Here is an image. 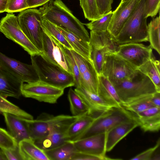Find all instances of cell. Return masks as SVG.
I'll return each mask as SVG.
<instances>
[{
	"label": "cell",
	"instance_id": "obj_19",
	"mask_svg": "<svg viewBox=\"0 0 160 160\" xmlns=\"http://www.w3.org/2000/svg\"><path fill=\"white\" fill-rule=\"evenodd\" d=\"M88 107L89 115L95 118L112 107L98 94L91 92L81 86L74 89Z\"/></svg>",
	"mask_w": 160,
	"mask_h": 160
},
{
	"label": "cell",
	"instance_id": "obj_37",
	"mask_svg": "<svg viewBox=\"0 0 160 160\" xmlns=\"http://www.w3.org/2000/svg\"><path fill=\"white\" fill-rule=\"evenodd\" d=\"M18 145L15 139L9 132L0 128V148L8 150L15 148Z\"/></svg>",
	"mask_w": 160,
	"mask_h": 160
},
{
	"label": "cell",
	"instance_id": "obj_27",
	"mask_svg": "<svg viewBox=\"0 0 160 160\" xmlns=\"http://www.w3.org/2000/svg\"><path fill=\"white\" fill-rule=\"evenodd\" d=\"M94 118L88 114L79 117L69 127L66 134L67 141H76L89 127Z\"/></svg>",
	"mask_w": 160,
	"mask_h": 160
},
{
	"label": "cell",
	"instance_id": "obj_44",
	"mask_svg": "<svg viewBox=\"0 0 160 160\" xmlns=\"http://www.w3.org/2000/svg\"><path fill=\"white\" fill-rule=\"evenodd\" d=\"M71 160H103L99 157L91 154L79 152H76Z\"/></svg>",
	"mask_w": 160,
	"mask_h": 160
},
{
	"label": "cell",
	"instance_id": "obj_14",
	"mask_svg": "<svg viewBox=\"0 0 160 160\" xmlns=\"http://www.w3.org/2000/svg\"><path fill=\"white\" fill-rule=\"evenodd\" d=\"M116 53L137 68L153 56L150 45L136 42L118 45Z\"/></svg>",
	"mask_w": 160,
	"mask_h": 160
},
{
	"label": "cell",
	"instance_id": "obj_22",
	"mask_svg": "<svg viewBox=\"0 0 160 160\" xmlns=\"http://www.w3.org/2000/svg\"><path fill=\"white\" fill-rule=\"evenodd\" d=\"M23 83L0 66V95L19 98Z\"/></svg>",
	"mask_w": 160,
	"mask_h": 160
},
{
	"label": "cell",
	"instance_id": "obj_34",
	"mask_svg": "<svg viewBox=\"0 0 160 160\" xmlns=\"http://www.w3.org/2000/svg\"><path fill=\"white\" fill-rule=\"evenodd\" d=\"M85 17L89 21L97 20L102 16L99 11L96 0H79Z\"/></svg>",
	"mask_w": 160,
	"mask_h": 160
},
{
	"label": "cell",
	"instance_id": "obj_39",
	"mask_svg": "<svg viewBox=\"0 0 160 160\" xmlns=\"http://www.w3.org/2000/svg\"><path fill=\"white\" fill-rule=\"evenodd\" d=\"M28 8L27 0H8L5 12L13 13Z\"/></svg>",
	"mask_w": 160,
	"mask_h": 160
},
{
	"label": "cell",
	"instance_id": "obj_24",
	"mask_svg": "<svg viewBox=\"0 0 160 160\" xmlns=\"http://www.w3.org/2000/svg\"><path fill=\"white\" fill-rule=\"evenodd\" d=\"M98 77V94L112 107L122 106L121 102L113 85L102 74Z\"/></svg>",
	"mask_w": 160,
	"mask_h": 160
},
{
	"label": "cell",
	"instance_id": "obj_10",
	"mask_svg": "<svg viewBox=\"0 0 160 160\" xmlns=\"http://www.w3.org/2000/svg\"><path fill=\"white\" fill-rule=\"evenodd\" d=\"M22 95L39 102L55 104L64 93V89L58 88L40 80L23 83L21 88Z\"/></svg>",
	"mask_w": 160,
	"mask_h": 160
},
{
	"label": "cell",
	"instance_id": "obj_33",
	"mask_svg": "<svg viewBox=\"0 0 160 160\" xmlns=\"http://www.w3.org/2000/svg\"><path fill=\"white\" fill-rule=\"evenodd\" d=\"M41 23L43 28L48 34L64 47L69 50H73L64 36L55 25L42 18Z\"/></svg>",
	"mask_w": 160,
	"mask_h": 160
},
{
	"label": "cell",
	"instance_id": "obj_30",
	"mask_svg": "<svg viewBox=\"0 0 160 160\" xmlns=\"http://www.w3.org/2000/svg\"><path fill=\"white\" fill-rule=\"evenodd\" d=\"M68 97L72 116L80 117L86 114L89 115L88 107L74 90L72 88H70Z\"/></svg>",
	"mask_w": 160,
	"mask_h": 160
},
{
	"label": "cell",
	"instance_id": "obj_20",
	"mask_svg": "<svg viewBox=\"0 0 160 160\" xmlns=\"http://www.w3.org/2000/svg\"><path fill=\"white\" fill-rule=\"evenodd\" d=\"M2 114L9 132L18 144L23 140L31 139L25 119L9 113Z\"/></svg>",
	"mask_w": 160,
	"mask_h": 160
},
{
	"label": "cell",
	"instance_id": "obj_41",
	"mask_svg": "<svg viewBox=\"0 0 160 160\" xmlns=\"http://www.w3.org/2000/svg\"><path fill=\"white\" fill-rule=\"evenodd\" d=\"M160 138L158 140L155 145L130 159L131 160H151L152 158L156 151L159 147Z\"/></svg>",
	"mask_w": 160,
	"mask_h": 160
},
{
	"label": "cell",
	"instance_id": "obj_15",
	"mask_svg": "<svg viewBox=\"0 0 160 160\" xmlns=\"http://www.w3.org/2000/svg\"><path fill=\"white\" fill-rule=\"evenodd\" d=\"M70 50L79 68L81 86L98 94V75L92 61L85 58L73 50Z\"/></svg>",
	"mask_w": 160,
	"mask_h": 160
},
{
	"label": "cell",
	"instance_id": "obj_3",
	"mask_svg": "<svg viewBox=\"0 0 160 160\" xmlns=\"http://www.w3.org/2000/svg\"><path fill=\"white\" fill-rule=\"evenodd\" d=\"M145 0H140L132 15L113 41L117 44L148 41L145 13Z\"/></svg>",
	"mask_w": 160,
	"mask_h": 160
},
{
	"label": "cell",
	"instance_id": "obj_17",
	"mask_svg": "<svg viewBox=\"0 0 160 160\" xmlns=\"http://www.w3.org/2000/svg\"><path fill=\"white\" fill-rule=\"evenodd\" d=\"M79 117L74 116L60 124L47 135L33 140L34 143L44 151L52 149L63 144L67 141L66 134L69 127Z\"/></svg>",
	"mask_w": 160,
	"mask_h": 160
},
{
	"label": "cell",
	"instance_id": "obj_32",
	"mask_svg": "<svg viewBox=\"0 0 160 160\" xmlns=\"http://www.w3.org/2000/svg\"><path fill=\"white\" fill-rule=\"evenodd\" d=\"M5 112L12 113L27 119H33L32 115L8 101L6 97L0 95V113Z\"/></svg>",
	"mask_w": 160,
	"mask_h": 160
},
{
	"label": "cell",
	"instance_id": "obj_18",
	"mask_svg": "<svg viewBox=\"0 0 160 160\" xmlns=\"http://www.w3.org/2000/svg\"><path fill=\"white\" fill-rule=\"evenodd\" d=\"M106 132L78 140L73 143L77 151L99 157L103 160L113 159L106 156Z\"/></svg>",
	"mask_w": 160,
	"mask_h": 160
},
{
	"label": "cell",
	"instance_id": "obj_4",
	"mask_svg": "<svg viewBox=\"0 0 160 160\" xmlns=\"http://www.w3.org/2000/svg\"><path fill=\"white\" fill-rule=\"evenodd\" d=\"M31 58L32 64L34 67L40 81L63 89L74 86L75 80L72 74L48 61L40 54L31 56Z\"/></svg>",
	"mask_w": 160,
	"mask_h": 160
},
{
	"label": "cell",
	"instance_id": "obj_5",
	"mask_svg": "<svg viewBox=\"0 0 160 160\" xmlns=\"http://www.w3.org/2000/svg\"><path fill=\"white\" fill-rule=\"evenodd\" d=\"M133 121L138 122L136 114L122 106L112 107L95 118L89 127L76 141L107 132L119 124Z\"/></svg>",
	"mask_w": 160,
	"mask_h": 160
},
{
	"label": "cell",
	"instance_id": "obj_45",
	"mask_svg": "<svg viewBox=\"0 0 160 160\" xmlns=\"http://www.w3.org/2000/svg\"><path fill=\"white\" fill-rule=\"evenodd\" d=\"M51 0H27L29 8H34L44 5Z\"/></svg>",
	"mask_w": 160,
	"mask_h": 160
},
{
	"label": "cell",
	"instance_id": "obj_9",
	"mask_svg": "<svg viewBox=\"0 0 160 160\" xmlns=\"http://www.w3.org/2000/svg\"><path fill=\"white\" fill-rule=\"evenodd\" d=\"M0 31L8 39L21 47L31 56L40 54L41 52L30 41L21 30L17 17L8 13L0 21Z\"/></svg>",
	"mask_w": 160,
	"mask_h": 160
},
{
	"label": "cell",
	"instance_id": "obj_49",
	"mask_svg": "<svg viewBox=\"0 0 160 160\" xmlns=\"http://www.w3.org/2000/svg\"><path fill=\"white\" fill-rule=\"evenodd\" d=\"M128 0H121V1L123 2V1H128Z\"/></svg>",
	"mask_w": 160,
	"mask_h": 160
},
{
	"label": "cell",
	"instance_id": "obj_40",
	"mask_svg": "<svg viewBox=\"0 0 160 160\" xmlns=\"http://www.w3.org/2000/svg\"><path fill=\"white\" fill-rule=\"evenodd\" d=\"M160 0H145V13L146 18L155 17L159 12Z\"/></svg>",
	"mask_w": 160,
	"mask_h": 160
},
{
	"label": "cell",
	"instance_id": "obj_6",
	"mask_svg": "<svg viewBox=\"0 0 160 160\" xmlns=\"http://www.w3.org/2000/svg\"><path fill=\"white\" fill-rule=\"evenodd\" d=\"M89 42L92 48L91 58L99 75L101 74L105 55L116 52L118 44L113 41L107 30L91 31Z\"/></svg>",
	"mask_w": 160,
	"mask_h": 160
},
{
	"label": "cell",
	"instance_id": "obj_2",
	"mask_svg": "<svg viewBox=\"0 0 160 160\" xmlns=\"http://www.w3.org/2000/svg\"><path fill=\"white\" fill-rule=\"evenodd\" d=\"M113 85L122 106L152 95L157 92L151 80L138 68L129 78Z\"/></svg>",
	"mask_w": 160,
	"mask_h": 160
},
{
	"label": "cell",
	"instance_id": "obj_42",
	"mask_svg": "<svg viewBox=\"0 0 160 160\" xmlns=\"http://www.w3.org/2000/svg\"><path fill=\"white\" fill-rule=\"evenodd\" d=\"M98 7L101 16L106 15L111 11L113 0H96Z\"/></svg>",
	"mask_w": 160,
	"mask_h": 160
},
{
	"label": "cell",
	"instance_id": "obj_23",
	"mask_svg": "<svg viewBox=\"0 0 160 160\" xmlns=\"http://www.w3.org/2000/svg\"><path fill=\"white\" fill-rule=\"evenodd\" d=\"M139 126L144 132H158L160 128V108L154 107L136 114Z\"/></svg>",
	"mask_w": 160,
	"mask_h": 160
},
{
	"label": "cell",
	"instance_id": "obj_47",
	"mask_svg": "<svg viewBox=\"0 0 160 160\" xmlns=\"http://www.w3.org/2000/svg\"><path fill=\"white\" fill-rule=\"evenodd\" d=\"M8 0H0V13L5 12Z\"/></svg>",
	"mask_w": 160,
	"mask_h": 160
},
{
	"label": "cell",
	"instance_id": "obj_28",
	"mask_svg": "<svg viewBox=\"0 0 160 160\" xmlns=\"http://www.w3.org/2000/svg\"><path fill=\"white\" fill-rule=\"evenodd\" d=\"M44 151L49 160H71L77 152L73 142L69 141Z\"/></svg>",
	"mask_w": 160,
	"mask_h": 160
},
{
	"label": "cell",
	"instance_id": "obj_35",
	"mask_svg": "<svg viewBox=\"0 0 160 160\" xmlns=\"http://www.w3.org/2000/svg\"><path fill=\"white\" fill-rule=\"evenodd\" d=\"M113 15V12L111 11L101 18L85 25L91 31L101 32L107 30Z\"/></svg>",
	"mask_w": 160,
	"mask_h": 160
},
{
	"label": "cell",
	"instance_id": "obj_25",
	"mask_svg": "<svg viewBox=\"0 0 160 160\" xmlns=\"http://www.w3.org/2000/svg\"><path fill=\"white\" fill-rule=\"evenodd\" d=\"M56 26L64 36L73 50L85 58L92 61L91 58L92 48L90 42L80 39L64 28Z\"/></svg>",
	"mask_w": 160,
	"mask_h": 160
},
{
	"label": "cell",
	"instance_id": "obj_16",
	"mask_svg": "<svg viewBox=\"0 0 160 160\" xmlns=\"http://www.w3.org/2000/svg\"><path fill=\"white\" fill-rule=\"evenodd\" d=\"M140 0H129L122 2L113 12L107 31L114 39L118 35Z\"/></svg>",
	"mask_w": 160,
	"mask_h": 160
},
{
	"label": "cell",
	"instance_id": "obj_26",
	"mask_svg": "<svg viewBox=\"0 0 160 160\" xmlns=\"http://www.w3.org/2000/svg\"><path fill=\"white\" fill-rule=\"evenodd\" d=\"M18 145L24 160H49L44 151L31 139L23 140Z\"/></svg>",
	"mask_w": 160,
	"mask_h": 160
},
{
	"label": "cell",
	"instance_id": "obj_12",
	"mask_svg": "<svg viewBox=\"0 0 160 160\" xmlns=\"http://www.w3.org/2000/svg\"><path fill=\"white\" fill-rule=\"evenodd\" d=\"M42 38V51L40 54L42 56L48 61L72 74L70 62L63 46L44 29Z\"/></svg>",
	"mask_w": 160,
	"mask_h": 160
},
{
	"label": "cell",
	"instance_id": "obj_29",
	"mask_svg": "<svg viewBox=\"0 0 160 160\" xmlns=\"http://www.w3.org/2000/svg\"><path fill=\"white\" fill-rule=\"evenodd\" d=\"M148 76L155 85L157 92H160V64L159 60L152 57L137 68Z\"/></svg>",
	"mask_w": 160,
	"mask_h": 160
},
{
	"label": "cell",
	"instance_id": "obj_7",
	"mask_svg": "<svg viewBox=\"0 0 160 160\" xmlns=\"http://www.w3.org/2000/svg\"><path fill=\"white\" fill-rule=\"evenodd\" d=\"M17 17L21 30L41 53L42 51V36L43 29L40 11L36 8H28L21 12Z\"/></svg>",
	"mask_w": 160,
	"mask_h": 160
},
{
	"label": "cell",
	"instance_id": "obj_31",
	"mask_svg": "<svg viewBox=\"0 0 160 160\" xmlns=\"http://www.w3.org/2000/svg\"><path fill=\"white\" fill-rule=\"evenodd\" d=\"M148 41L150 46L160 54V17L153 18L148 25Z\"/></svg>",
	"mask_w": 160,
	"mask_h": 160
},
{
	"label": "cell",
	"instance_id": "obj_8",
	"mask_svg": "<svg viewBox=\"0 0 160 160\" xmlns=\"http://www.w3.org/2000/svg\"><path fill=\"white\" fill-rule=\"evenodd\" d=\"M137 68L116 52L111 53L105 56L101 74L113 85L129 78Z\"/></svg>",
	"mask_w": 160,
	"mask_h": 160
},
{
	"label": "cell",
	"instance_id": "obj_1",
	"mask_svg": "<svg viewBox=\"0 0 160 160\" xmlns=\"http://www.w3.org/2000/svg\"><path fill=\"white\" fill-rule=\"evenodd\" d=\"M42 18L64 28L80 39L89 42L90 36L82 23L61 0H51L39 9Z\"/></svg>",
	"mask_w": 160,
	"mask_h": 160
},
{
	"label": "cell",
	"instance_id": "obj_21",
	"mask_svg": "<svg viewBox=\"0 0 160 160\" xmlns=\"http://www.w3.org/2000/svg\"><path fill=\"white\" fill-rule=\"evenodd\" d=\"M138 122L130 121L119 124L106 132V152L111 151L124 137L137 127Z\"/></svg>",
	"mask_w": 160,
	"mask_h": 160
},
{
	"label": "cell",
	"instance_id": "obj_11",
	"mask_svg": "<svg viewBox=\"0 0 160 160\" xmlns=\"http://www.w3.org/2000/svg\"><path fill=\"white\" fill-rule=\"evenodd\" d=\"M73 116L65 115L55 116L43 112L35 119L25 120L30 138L34 140L47 135L57 126Z\"/></svg>",
	"mask_w": 160,
	"mask_h": 160
},
{
	"label": "cell",
	"instance_id": "obj_13",
	"mask_svg": "<svg viewBox=\"0 0 160 160\" xmlns=\"http://www.w3.org/2000/svg\"><path fill=\"white\" fill-rule=\"evenodd\" d=\"M0 66L22 82L30 83L39 80L32 65L23 63L0 52Z\"/></svg>",
	"mask_w": 160,
	"mask_h": 160
},
{
	"label": "cell",
	"instance_id": "obj_36",
	"mask_svg": "<svg viewBox=\"0 0 160 160\" xmlns=\"http://www.w3.org/2000/svg\"><path fill=\"white\" fill-rule=\"evenodd\" d=\"M152 95L122 106L132 112L135 114H138L150 108L155 107L152 102L151 100Z\"/></svg>",
	"mask_w": 160,
	"mask_h": 160
},
{
	"label": "cell",
	"instance_id": "obj_38",
	"mask_svg": "<svg viewBox=\"0 0 160 160\" xmlns=\"http://www.w3.org/2000/svg\"><path fill=\"white\" fill-rule=\"evenodd\" d=\"M63 46V45H62ZM63 48L67 54L70 63L72 74L75 80L74 87L81 86L79 71L77 64L70 50L63 46Z\"/></svg>",
	"mask_w": 160,
	"mask_h": 160
},
{
	"label": "cell",
	"instance_id": "obj_46",
	"mask_svg": "<svg viewBox=\"0 0 160 160\" xmlns=\"http://www.w3.org/2000/svg\"><path fill=\"white\" fill-rule=\"evenodd\" d=\"M151 100L155 107L160 108V92H157L153 94Z\"/></svg>",
	"mask_w": 160,
	"mask_h": 160
},
{
	"label": "cell",
	"instance_id": "obj_43",
	"mask_svg": "<svg viewBox=\"0 0 160 160\" xmlns=\"http://www.w3.org/2000/svg\"><path fill=\"white\" fill-rule=\"evenodd\" d=\"M2 150L8 160H24L18 145L14 149Z\"/></svg>",
	"mask_w": 160,
	"mask_h": 160
},
{
	"label": "cell",
	"instance_id": "obj_48",
	"mask_svg": "<svg viewBox=\"0 0 160 160\" xmlns=\"http://www.w3.org/2000/svg\"><path fill=\"white\" fill-rule=\"evenodd\" d=\"M0 160H8L3 151L0 149Z\"/></svg>",
	"mask_w": 160,
	"mask_h": 160
}]
</instances>
